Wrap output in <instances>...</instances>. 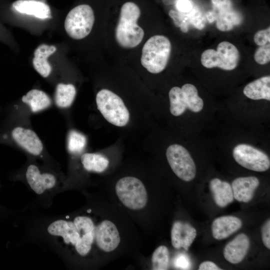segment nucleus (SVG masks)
Listing matches in <instances>:
<instances>
[{
    "instance_id": "1",
    "label": "nucleus",
    "mask_w": 270,
    "mask_h": 270,
    "mask_svg": "<svg viewBox=\"0 0 270 270\" xmlns=\"http://www.w3.org/2000/svg\"><path fill=\"white\" fill-rule=\"evenodd\" d=\"M141 14L140 6L136 2L126 0L122 4L114 34L116 40L120 47L132 48L142 42L144 32L137 24Z\"/></svg>"
},
{
    "instance_id": "2",
    "label": "nucleus",
    "mask_w": 270,
    "mask_h": 270,
    "mask_svg": "<svg viewBox=\"0 0 270 270\" xmlns=\"http://www.w3.org/2000/svg\"><path fill=\"white\" fill-rule=\"evenodd\" d=\"M172 51L169 39L162 35L150 37L142 48L140 62L150 72L158 74L166 66Z\"/></svg>"
},
{
    "instance_id": "3",
    "label": "nucleus",
    "mask_w": 270,
    "mask_h": 270,
    "mask_svg": "<svg viewBox=\"0 0 270 270\" xmlns=\"http://www.w3.org/2000/svg\"><path fill=\"white\" fill-rule=\"evenodd\" d=\"M97 108L104 118L110 123L124 126L130 120V113L122 99L112 92L100 90L96 96Z\"/></svg>"
},
{
    "instance_id": "4",
    "label": "nucleus",
    "mask_w": 270,
    "mask_h": 270,
    "mask_svg": "<svg viewBox=\"0 0 270 270\" xmlns=\"http://www.w3.org/2000/svg\"><path fill=\"white\" fill-rule=\"evenodd\" d=\"M94 20V11L90 5L79 4L68 14L64 24L66 32L72 38L82 40L92 31Z\"/></svg>"
},
{
    "instance_id": "5",
    "label": "nucleus",
    "mask_w": 270,
    "mask_h": 270,
    "mask_svg": "<svg viewBox=\"0 0 270 270\" xmlns=\"http://www.w3.org/2000/svg\"><path fill=\"white\" fill-rule=\"evenodd\" d=\"M240 54L236 47L232 43L224 41L219 43L216 50L208 49L203 52L200 61L202 65L208 68H219L232 70L237 66Z\"/></svg>"
},
{
    "instance_id": "6",
    "label": "nucleus",
    "mask_w": 270,
    "mask_h": 270,
    "mask_svg": "<svg viewBox=\"0 0 270 270\" xmlns=\"http://www.w3.org/2000/svg\"><path fill=\"white\" fill-rule=\"evenodd\" d=\"M117 196L122 204L132 210L143 208L148 202V194L142 182L133 176L120 178L116 185Z\"/></svg>"
},
{
    "instance_id": "7",
    "label": "nucleus",
    "mask_w": 270,
    "mask_h": 270,
    "mask_svg": "<svg viewBox=\"0 0 270 270\" xmlns=\"http://www.w3.org/2000/svg\"><path fill=\"white\" fill-rule=\"evenodd\" d=\"M168 162L176 175L181 180L189 182L196 174L195 164L188 151L178 144L170 146L166 151Z\"/></svg>"
},
{
    "instance_id": "8",
    "label": "nucleus",
    "mask_w": 270,
    "mask_h": 270,
    "mask_svg": "<svg viewBox=\"0 0 270 270\" xmlns=\"http://www.w3.org/2000/svg\"><path fill=\"white\" fill-rule=\"evenodd\" d=\"M234 160L242 166L256 172H264L270 166L268 156L262 150L249 144L237 145L233 150Z\"/></svg>"
},
{
    "instance_id": "9",
    "label": "nucleus",
    "mask_w": 270,
    "mask_h": 270,
    "mask_svg": "<svg viewBox=\"0 0 270 270\" xmlns=\"http://www.w3.org/2000/svg\"><path fill=\"white\" fill-rule=\"evenodd\" d=\"M94 236L98 247L106 252L114 250L120 240L116 225L108 220L102 221L96 226Z\"/></svg>"
},
{
    "instance_id": "10",
    "label": "nucleus",
    "mask_w": 270,
    "mask_h": 270,
    "mask_svg": "<svg viewBox=\"0 0 270 270\" xmlns=\"http://www.w3.org/2000/svg\"><path fill=\"white\" fill-rule=\"evenodd\" d=\"M26 180L32 190L38 194L53 188L56 184V178L50 173L41 174L37 166L30 165L26 174Z\"/></svg>"
},
{
    "instance_id": "11",
    "label": "nucleus",
    "mask_w": 270,
    "mask_h": 270,
    "mask_svg": "<svg viewBox=\"0 0 270 270\" xmlns=\"http://www.w3.org/2000/svg\"><path fill=\"white\" fill-rule=\"evenodd\" d=\"M196 236V230L190 224L176 221L171 230L172 244L176 248H183L188 250Z\"/></svg>"
},
{
    "instance_id": "12",
    "label": "nucleus",
    "mask_w": 270,
    "mask_h": 270,
    "mask_svg": "<svg viewBox=\"0 0 270 270\" xmlns=\"http://www.w3.org/2000/svg\"><path fill=\"white\" fill-rule=\"evenodd\" d=\"M12 134L15 142L29 153L38 156L42 152V142L32 130L16 127L13 130Z\"/></svg>"
},
{
    "instance_id": "13",
    "label": "nucleus",
    "mask_w": 270,
    "mask_h": 270,
    "mask_svg": "<svg viewBox=\"0 0 270 270\" xmlns=\"http://www.w3.org/2000/svg\"><path fill=\"white\" fill-rule=\"evenodd\" d=\"M168 15L174 20L175 25L180 27L184 32H188L190 25L198 30H202L206 25V21L202 13L196 8H193L190 12H187L170 10Z\"/></svg>"
},
{
    "instance_id": "14",
    "label": "nucleus",
    "mask_w": 270,
    "mask_h": 270,
    "mask_svg": "<svg viewBox=\"0 0 270 270\" xmlns=\"http://www.w3.org/2000/svg\"><path fill=\"white\" fill-rule=\"evenodd\" d=\"M249 246L250 240L248 236L244 234H240L225 246L224 257L230 263H240L247 254Z\"/></svg>"
},
{
    "instance_id": "15",
    "label": "nucleus",
    "mask_w": 270,
    "mask_h": 270,
    "mask_svg": "<svg viewBox=\"0 0 270 270\" xmlns=\"http://www.w3.org/2000/svg\"><path fill=\"white\" fill-rule=\"evenodd\" d=\"M260 184L255 176L240 177L234 180L232 184L234 198L238 201L248 202L253 198L254 192Z\"/></svg>"
},
{
    "instance_id": "16",
    "label": "nucleus",
    "mask_w": 270,
    "mask_h": 270,
    "mask_svg": "<svg viewBox=\"0 0 270 270\" xmlns=\"http://www.w3.org/2000/svg\"><path fill=\"white\" fill-rule=\"evenodd\" d=\"M242 226V220L236 216H226L218 217L212 223V234L216 240L225 239L238 231Z\"/></svg>"
},
{
    "instance_id": "17",
    "label": "nucleus",
    "mask_w": 270,
    "mask_h": 270,
    "mask_svg": "<svg viewBox=\"0 0 270 270\" xmlns=\"http://www.w3.org/2000/svg\"><path fill=\"white\" fill-rule=\"evenodd\" d=\"M47 230L52 236L62 237L66 244H72L74 246L80 237V234L74 222L71 221L56 220L48 226Z\"/></svg>"
},
{
    "instance_id": "18",
    "label": "nucleus",
    "mask_w": 270,
    "mask_h": 270,
    "mask_svg": "<svg viewBox=\"0 0 270 270\" xmlns=\"http://www.w3.org/2000/svg\"><path fill=\"white\" fill-rule=\"evenodd\" d=\"M12 7L17 12L45 20L50 18L51 10L49 6L42 2L36 0H17L13 2Z\"/></svg>"
},
{
    "instance_id": "19",
    "label": "nucleus",
    "mask_w": 270,
    "mask_h": 270,
    "mask_svg": "<svg viewBox=\"0 0 270 270\" xmlns=\"http://www.w3.org/2000/svg\"><path fill=\"white\" fill-rule=\"evenodd\" d=\"M56 50L54 46L41 44L34 52L32 60L34 68L42 77L46 78L52 72V66L48 60V58Z\"/></svg>"
},
{
    "instance_id": "20",
    "label": "nucleus",
    "mask_w": 270,
    "mask_h": 270,
    "mask_svg": "<svg viewBox=\"0 0 270 270\" xmlns=\"http://www.w3.org/2000/svg\"><path fill=\"white\" fill-rule=\"evenodd\" d=\"M210 188L214 201L219 207L224 208L233 202L232 190L228 182L213 178L210 182Z\"/></svg>"
},
{
    "instance_id": "21",
    "label": "nucleus",
    "mask_w": 270,
    "mask_h": 270,
    "mask_svg": "<svg viewBox=\"0 0 270 270\" xmlns=\"http://www.w3.org/2000/svg\"><path fill=\"white\" fill-rule=\"evenodd\" d=\"M243 92L252 100H270V76L262 77L248 84L244 88Z\"/></svg>"
},
{
    "instance_id": "22",
    "label": "nucleus",
    "mask_w": 270,
    "mask_h": 270,
    "mask_svg": "<svg viewBox=\"0 0 270 270\" xmlns=\"http://www.w3.org/2000/svg\"><path fill=\"white\" fill-rule=\"evenodd\" d=\"M212 12L216 20V26L220 31L230 30L242 22L241 15L232 8L216 10Z\"/></svg>"
},
{
    "instance_id": "23",
    "label": "nucleus",
    "mask_w": 270,
    "mask_h": 270,
    "mask_svg": "<svg viewBox=\"0 0 270 270\" xmlns=\"http://www.w3.org/2000/svg\"><path fill=\"white\" fill-rule=\"evenodd\" d=\"M22 100L28 104L34 112L43 110L51 104L50 99L48 94L37 89H33L28 92L22 97Z\"/></svg>"
},
{
    "instance_id": "24",
    "label": "nucleus",
    "mask_w": 270,
    "mask_h": 270,
    "mask_svg": "<svg viewBox=\"0 0 270 270\" xmlns=\"http://www.w3.org/2000/svg\"><path fill=\"white\" fill-rule=\"evenodd\" d=\"M84 168L89 172H102L108 168L109 161L104 156L95 153H85L81 156Z\"/></svg>"
},
{
    "instance_id": "25",
    "label": "nucleus",
    "mask_w": 270,
    "mask_h": 270,
    "mask_svg": "<svg viewBox=\"0 0 270 270\" xmlns=\"http://www.w3.org/2000/svg\"><path fill=\"white\" fill-rule=\"evenodd\" d=\"M76 94V90L73 84H58L54 94L56 104L59 108H68L72 104Z\"/></svg>"
},
{
    "instance_id": "26",
    "label": "nucleus",
    "mask_w": 270,
    "mask_h": 270,
    "mask_svg": "<svg viewBox=\"0 0 270 270\" xmlns=\"http://www.w3.org/2000/svg\"><path fill=\"white\" fill-rule=\"evenodd\" d=\"M186 108L190 110L198 112L203 108L204 102L198 96V90L193 84H186L181 88Z\"/></svg>"
},
{
    "instance_id": "27",
    "label": "nucleus",
    "mask_w": 270,
    "mask_h": 270,
    "mask_svg": "<svg viewBox=\"0 0 270 270\" xmlns=\"http://www.w3.org/2000/svg\"><path fill=\"white\" fill-rule=\"evenodd\" d=\"M168 96L171 114L176 116L182 115L186 109V106L181 88L178 86L172 88Z\"/></svg>"
},
{
    "instance_id": "28",
    "label": "nucleus",
    "mask_w": 270,
    "mask_h": 270,
    "mask_svg": "<svg viewBox=\"0 0 270 270\" xmlns=\"http://www.w3.org/2000/svg\"><path fill=\"white\" fill-rule=\"evenodd\" d=\"M169 262V252L166 246H160L154 252L152 257V270H166Z\"/></svg>"
},
{
    "instance_id": "29",
    "label": "nucleus",
    "mask_w": 270,
    "mask_h": 270,
    "mask_svg": "<svg viewBox=\"0 0 270 270\" xmlns=\"http://www.w3.org/2000/svg\"><path fill=\"white\" fill-rule=\"evenodd\" d=\"M86 144V138L82 134L74 130H70L68 136V149L72 154L80 152Z\"/></svg>"
},
{
    "instance_id": "30",
    "label": "nucleus",
    "mask_w": 270,
    "mask_h": 270,
    "mask_svg": "<svg viewBox=\"0 0 270 270\" xmlns=\"http://www.w3.org/2000/svg\"><path fill=\"white\" fill-rule=\"evenodd\" d=\"M94 238V232H88L80 236L78 240L75 248L82 256H86L90 252Z\"/></svg>"
},
{
    "instance_id": "31",
    "label": "nucleus",
    "mask_w": 270,
    "mask_h": 270,
    "mask_svg": "<svg viewBox=\"0 0 270 270\" xmlns=\"http://www.w3.org/2000/svg\"><path fill=\"white\" fill-rule=\"evenodd\" d=\"M73 222L80 236L86 233L94 232V224L89 217L78 216L74 218Z\"/></svg>"
},
{
    "instance_id": "32",
    "label": "nucleus",
    "mask_w": 270,
    "mask_h": 270,
    "mask_svg": "<svg viewBox=\"0 0 270 270\" xmlns=\"http://www.w3.org/2000/svg\"><path fill=\"white\" fill-rule=\"evenodd\" d=\"M254 59L258 64L262 65L266 64L270 62V43L261 46L257 48L254 53Z\"/></svg>"
},
{
    "instance_id": "33",
    "label": "nucleus",
    "mask_w": 270,
    "mask_h": 270,
    "mask_svg": "<svg viewBox=\"0 0 270 270\" xmlns=\"http://www.w3.org/2000/svg\"><path fill=\"white\" fill-rule=\"evenodd\" d=\"M254 42L261 46L270 42V27L256 32L254 37Z\"/></svg>"
},
{
    "instance_id": "34",
    "label": "nucleus",
    "mask_w": 270,
    "mask_h": 270,
    "mask_svg": "<svg viewBox=\"0 0 270 270\" xmlns=\"http://www.w3.org/2000/svg\"><path fill=\"white\" fill-rule=\"evenodd\" d=\"M174 264L176 268L181 270L190 269L191 266L188 256L184 254H180L176 256Z\"/></svg>"
},
{
    "instance_id": "35",
    "label": "nucleus",
    "mask_w": 270,
    "mask_h": 270,
    "mask_svg": "<svg viewBox=\"0 0 270 270\" xmlns=\"http://www.w3.org/2000/svg\"><path fill=\"white\" fill-rule=\"evenodd\" d=\"M176 10L181 12H190L194 8L190 0H176L174 4Z\"/></svg>"
},
{
    "instance_id": "36",
    "label": "nucleus",
    "mask_w": 270,
    "mask_h": 270,
    "mask_svg": "<svg viewBox=\"0 0 270 270\" xmlns=\"http://www.w3.org/2000/svg\"><path fill=\"white\" fill-rule=\"evenodd\" d=\"M262 238L265 246L270 249V220H268L262 228Z\"/></svg>"
},
{
    "instance_id": "37",
    "label": "nucleus",
    "mask_w": 270,
    "mask_h": 270,
    "mask_svg": "<svg viewBox=\"0 0 270 270\" xmlns=\"http://www.w3.org/2000/svg\"><path fill=\"white\" fill-rule=\"evenodd\" d=\"M216 10L232 8V3L231 0H211Z\"/></svg>"
},
{
    "instance_id": "38",
    "label": "nucleus",
    "mask_w": 270,
    "mask_h": 270,
    "mask_svg": "<svg viewBox=\"0 0 270 270\" xmlns=\"http://www.w3.org/2000/svg\"><path fill=\"white\" fill-rule=\"evenodd\" d=\"M199 270H222L216 264L210 261H205L199 266Z\"/></svg>"
}]
</instances>
